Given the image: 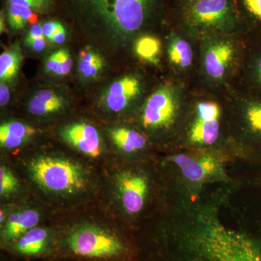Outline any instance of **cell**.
I'll list each match as a JSON object with an SVG mask.
<instances>
[{
  "instance_id": "6da1fadb",
  "label": "cell",
  "mask_w": 261,
  "mask_h": 261,
  "mask_svg": "<svg viewBox=\"0 0 261 261\" xmlns=\"http://www.w3.org/2000/svg\"><path fill=\"white\" fill-rule=\"evenodd\" d=\"M199 42L200 62L193 87L218 93L231 85L238 74L245 53V36L212 34Z\"/></svg>"
},
{
  "instance_id": "7a4b0ae2",
  "label": "cell",
  "mask_w": 261,
  "mask_h": 261,
  "mask_svg": "<svg viewBox=\"0 0 261 261\" xmlns=\"http://www.w3.org/2000/svg\"><path fill=\"white\" fill-rule=\"evenodd\" d=\"M192 88L191 84L172 75L158 84L141 108V125L150 132L181 137Z\"/></svg>"
},
{
  "instance_id": "3957f363",
  "label": "cell",
  "mask_w": 261,
  "mask_h": 261,
  "mask_svg": "<svg viewBox=\"0 0 261 261\" xmlns=\"http://www.w3.org/2000/svg\"><path fill=\"white\" fill-rule=\"evenodd\" d=\"M173 11V27L194 39L219 34L244 35L235 0H197Z\"/></svg>"
},
{
  "instance_id": "277c9868",
  "label": "cell",
  "mask_w": 261,
  "mask_h": 261,
  "mask_svg": "<svg viewBox=\"0 0 261 261\" xmlns=\"http://www.w3.org/2000/svg\"><path fill=\"white\" fill-rule=\"evenodd\" d=\"M58 250L86 261H129L132 247L121 235L106 228L83 224L60 240Z\"/></svg>"
},
{
  "instance_id": "5b68a950",
  "label": "cell",
  "mask_w": 261,
  "mask_h": 261,
  "mask_svg": "<svg viewBox=\"0 0 261 261\" xmlns=\"http://www.w3.org/2000/svg\"><path fill=\"white\" fill-rule=\"evenodd\" d=\"M226 118V108L219 92L193 87L181 137L189 146L213 147L221 140L223 123Z\"/></svg>"
},
{
  "instance_id": "8992f818",
  "label": "cell",
  "mask_w": 261,
  "mask_h": 261,
  "mask_svg": "<svg viewBox=\"0 0 261 261\" xmlns=\"http://www.w3.org/2000/svg\"><path fill=\"white\" fill-rule=\"evenodd\" d=\"M219 93L226 108L230 135L254 159L261 161V102L231 86Z\"/></svg>"
},
{
  "instance_id": "52a82bcc",
  "label": "cell",
  "mask_w": 261,
  "mask_h": 261,
  "mask_svg": "<svg viewBox=\"0 0 261 261\" xmlns=\"http://www.w3.org/2000/svg\"><path fill=\"white\" fill-rule=\"evenodd\" d=\"M162 0H87L96 15L123 42L138 37Z\"/></svg>"
},
{
  "instance_id": "ba28073f",
  "label": "cell",
  "mask_w": 261,
  "mask_h": 261,
  "mask_svg": "<svg viewBox=\"0 0 261 261\" xmlns=\"http://www.w3.org/2000/svg\"><path fill=\"white\" fill-rule=\"evenodd\" d=\"M29 168L34 181L47 191L73 194L86 186L83 170L70 160L43 156L32 160Z\"/></svg>"
},
{
  "instance_id": "9c48e42d",
  "label": "cell",
  "mask_w": 261,
  "mask_h": 261,
  "mask_svg": "<svg viewBox=\"0 0 261 261\" xmlns=\"http://www.w3.org/2000/svg\"><path fill=\"white\" fill-rule=\"evenodd\" d=\"M166 57L175 78L191 84L193 87L200 62V42L198 39L171 27L166 37Z\"/></svg>"
},
{
  "instance_id": "30bf717a",
  "label": "cell",
  "mask_w": 261,
  "mask_h": 261,
  "mask_svg": "<svg viewBox=\"0 0 261 261\" xmlns=\"http://www.w3.org/2000/svg\"><path fill=\"white\" fill-rule=\"evenodd\" d=\"M229 86L261 102V39L245 38L243 63Z\"/></svg>"
},
{
  "instance_id": "8fae6325",
  "label": "cell",
  "mask_w": 261,
  "mask_h": 261,
  "mask_svg": "<svg viewBox=\"0 0 261 261\" xmlns=\"http://www.w3.org/2000/svg\"><path fill=\"white\" fill-rule=\"evenodd\" d=\"M145 93L143 77L138 73H130L111 84L105 96V103L110 111L119 113L139 102Z\"/></svg>"
},
{
  "instance_id": "7c38bea8",
  "label": "cell",
  "mask_w": 261,
  "mask_h": 261,
  "mask_svg": "<svg viewBox=\"0 0 261 261\" xmlns=\"http://www.w3.org/2000/svg\"><path fill=\"white\" fill-rule=\"evenodd\" d=\"M53 235L46 228L35 227L20 237L6 250L13 255L23 258L50 256L54 252Z\"/></svg>"
},
{
  "instance_id": "4fadbf2b",
  "label": "cell",
  "mask_w": 261,
  "mask_h": 261,
  "mask_svg": "<svg viewBox=\"0 0 261 261\" xmlns=\"http://www.w3.org/2000/svg\"><path fill=\"white\" fill-rule=\"evenodd\" d=\"M61 137L67 143L86 155L92 158L100 155V137L92 125L86 123L68 125L62 129Z\"/></svg>"
},
{
  "instance_id": "5bb4252c",
  "label": "cell",
  "mask_w": 261,
  "mask_h": 261,
  "mask_svg": "<svg viewBox=\"0 0 261 261\" xmlns=\"http://www.w3.org/2000/svg\"><path fill=\"white\" fill-rule=\"evenodd\" d=\"M187 179L200 182L212 176L219 168V161L214 154H177L171 158Z\"/></svg>"
},
{
  "instance_id": "9a60e30c",
  "label": "cell",
  "mask_w": 261,
  "mask_h": 261,
  "mask_svg": "<svg viewBox=\"0 0 261 261\" xmlns=\"http://www.w3.org/2000/svg\"><path fill=\"white\" fill-rule=\"evenodd\" d=\"M122 204L129 214H137L145 204L148 185L144 176L135 173L125 172L118 178Z\"/></svg>"
},
{
  "instance_id": "2e32d148",
  "label": "cell",
  "mask_w": 261,
  "mask_h": 261,
  "mask_svg": "<svg viewBox=\"0 0 261 261\" xmlns=\"http://www.w3.org/2000/svg\"><path fill=\"white\" fill-rule=\"evenodd\" d=\"M40 215L37 211H17L8 216L1 231V243L6 248L25 232L37 227Z\"/></svg>"
},
{
  "instance_id": "e0dca14e",
  "label": "cell",
  "mask_w": 261,
  "mask_h": 261,
  "mask_svg": "<svg viewBox=\"0 0 261 261\" xmlns=\"http://www.w3.org/2000/svg\"><path fill=\"white\" fill-rule=\"evenodd\" d=\"M246 39H261V0H235Z\"/></svg>"
},
{
  "instance_id": "ac0fdd59",
  "label": "cell",
  "mask_w": 261,
  "mask_h": 261,
  "mask_svg": "<svg viewBox=\"0 0 261 261\" xmlns=\"http://www.w3.org/2000/svg\"><path fill=\"white\" fill-rule=\"evenodd\" d=\"M163 49L162 40L153 34H141L134 43V50L137 58L155 67H161Z\"/></svg>"
},
{
  "instance_id": "d6986e66",
  "label": "cell",
  "mask_w": 261,
  "mask_h": 261,
  "mask_svg": "<svg viewBox=\"0 0 261 261\" xmlns=\"http://www.w3.org/2000/svg\"><path fill=\"white\" fill-rule=\"evenodd\" d=\"M35 134L32 126L18 121L8 122L0 126V145L5 148L18 147Z\"/></svg>"
},
{
  "instance_id": "ffe728a7",
  "label": "cell",
  "mask_w": 261,
  "mask_h": 261,
  "mask_svg": "<svg viewBox=\"0 0 261 261\" xmlns=\"http://www.w3.org/2000/svg\"><path fill=\"white\" fill-rule=\"evenodd\" d=\"M64 100L61 96L49 89L39 91L31 99L29 112L36 116H46L63 109Z\"/></svg>"
},
{
  "instance_id": "44dd1931",
  "label": "cell",
  "mask_w": 261,
  "mask_h": 261,
  "mask_svg": "<svg viewBox=\"0 0 261 261\" xmlns=\"http://www.w3.org/2000/svg\"><path fill=\"white\" fill-rule=\"evenodd\" d=\"M111 139L115 145L127 153L142 150L147 145V138L138 130L128 128H116L111 130Z\"/></svg>"
},
{
  "instance_id": "7402d4cb",
  "label": "cell",
  "mask_w": 261,
  "mask_h": 261,
  "mask_svg": "<svg viewBox=\"0 0 261 261\" xmlns=\"http://www.w3.org/2000/svg\"><path fill=\"white\" fill-rule=\"evenodd\" d=\"M22 61L21 50L18 45H13L0 56L1 82L13 80L16 76Z\"/></svg>"
},
{
  "instance_id": "603a6c76",
  "label": "cell",
  "mask_w": 261,
  "mask_h": 261,
  "mask_svg": "<svg viewBox=\"0 0 261 261\" xmlns=\"http://www.w3.org/2000/svg\"><path fill=\"white\" fill-rule=\"evenodd\" d=\"M104 63L102 57L91 48H87L81 51L79 69L84 77L95 79L102 71Z\"/></svg>"
},
{
  "instance_id": "cb8c5ba5",
  "label": "cell",
  "mask_w": 261,
  "mask_h": 261,
  "mask_svg": "<svg viewBox=\"0 0 261 261\" xmlns=\"http://www.w3.org/2000/svg\"><path fill=\"white\" fill-rule=\"evenodd\" d=\"M73 65L69 51L61 49L55 51L48 57L46 61V69L51 74L56 75H68Z\"/></svg>"
},
{
  "instance_id": "d4e9b609",
  "label": "cell",
  "mask_w": 261,
  "mask_h": 261,
  "mask_svg": "<svg viewBox=\"0 0 261 261\" xmlns=\"http://www.w3.org/2000/svg\"><path fill=\"white\" fill-rule=\"evenodd\" d=\"M33 10L27 7L16 4H10L8 8V21L13 29H23L32 20Z\"/></svg>"
},
{
  "instance_id": "484cf974",
  "label": "cell",
  "mask_w": 261,
  "mask_h": 261,
  "mask_svg": "<svg viewBox=\"0 0 261 261\" xmlns=\"http://www.w3.org/2000/svg\"><path fill=\"white\" fill-rule=\"evenodd\" d=\"M240 261H261V233L245 242Z\"/></svg>"
},
{
  "instance_id": "4316f807",
  "label": "cell",
  "mask_w": 261,
  "mask_h": 261,
  "mask_svg": "<svg viewBox=\"0 0 261 261\" xmlns=\"http://www.w3.org/2000/svg\"><path fill=\"white\" fill-rule=\"evenodd\" d=\"M18 179L13 173L5 166L0 168V194L1 196L10 195L18 190Z\"/></svg>"
},
{
  "instance_id": "83f0119b",
  "label": "cell",
  "mask_w": 261,
  "mask_h": 261,
  "mask_svg": "<svg viewBox=\"0 0 261 261\" xmlns=\"http://www.w3.org/2000/svg\"><path fill=\"white\" fill-rule=\"evenodd\" d=\"M10 4H16L27 7L32 10L44 12L49 10L50 0H8Z\"/></svg>"
},
{
  "instance_id": "f1b7e54d",
  "label": "cell",
  "mask_w": 261,
  "mask_h": 261,
  "mask_svg": "<svg viewBox=\"0 0 261 261\" xmlns=\"http://www.w3.org/2000/svg\"><path fill=\"white\" fill-rule=\"evenodd\" d=\"M46 38L44 37L30 38L27 37L25 39V44L31 48L32 50L35 51H41L46 47Z\"/></svg>"
},
{
  "instance_id": "f546056e",
  "label": "cell",
  "mask_w": 261,
  "mask_h": 261,
  "mask_svg": "<svg viewBox=\"0 0 261 261\" xmlns=\"http://www.w3.org/2000/svg\"><path fill=\"white\" fill-rule=\"evenodd\" d=\"M65 39H66V32H65L63 25L59 23L58 28L56 29V32L54 33V35L49 41L54 44H61L65 42Z\"/></svg>"
},
{
  "instance_id": "4dcf8cb0",
  "label": "cell",
  "mask_w": 261,
  "mask_h": 261,
  "mask_svg": "<svg viewBox=\"0 0 261 261\" xmlns=\"http://www.w3.org/2000/svg\"><path fill=\"white\" fill-rule=\"evenodd\" d=\"M58 24H59V22L53 21V20L43 24V33H44V37L48 40H50L53 36L54 35V33L56 32V29L58 28Z\"/></svg>"
},
{
  "instance_id": "1f68e13d",
  "label": "cell",
  "mask_w": 261,
  "mask_h": 261,
  "mask_svg": "<svg viewBox=\"0 0 261 261\" xmlns=\"http://www.w3.org/2000/svg\"><path fill=\"white\" fill-rule=\"evenodd\" d=\"M9 100V89L4 83L1 82V84H0V104H1V106H6Z\"/></svg>"
},
{
  "instance_id": "d6a6232c",
  "label": "cell",
  "mask_w": 261,
  "mask_h": 261,
  "mask_svg": "<svg viewBox=\"0 0 261 261\" xmlns=\"http://www.w3.org/2000/svg\"><path fill=\"white\" fill-rule=\"evenodd\" d=\"M196 1H197V0H173V10L187 6V5L192 4V3H195Z\"/></svg>"
}]
</instances>
